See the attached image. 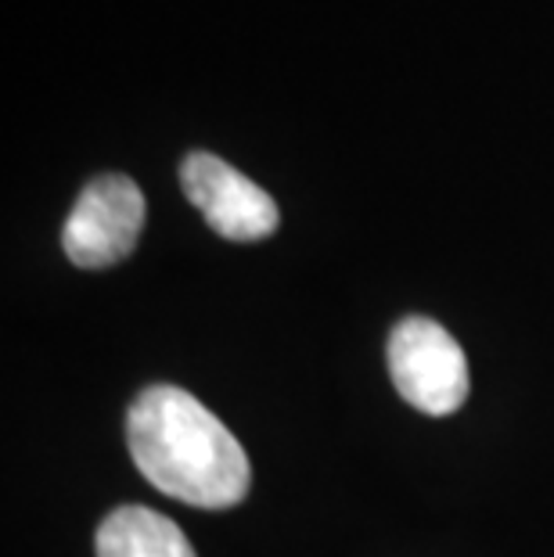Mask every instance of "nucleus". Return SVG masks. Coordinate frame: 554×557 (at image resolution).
I'll use <instances>...</instances> for the list:
<instances>
[{"label":"nucleus","mask_w":554,"mask_h":557,"mask_svg":"<svg viewBox=\"0 0 554 557\" xmlns=\"http://www.w3.org/2000/svg\"><path fill=\"white\" fill-rule=\"evenodd\" d=\"M130 457L159 493L223 511L245 500L253 482L245 446L213 410L176 385H148L126 413Z\"/></svg>","instance_id":"f257e3e1"},{"label":"nucleus","mask_w":554,"mask_h":557,"mask_svg":"<svg viewBox=\"0 0 554 557\" xmlns=\"http://www.w3.org/2000/svg\"><path fill=\"white\" fill-rule=\"evenodd\" d=\"M389 374L396 393L429 418H446L468 399L465 349L451 331L429 317H407L393 327Z\"/></svg>","instance_id":"f03ea898"},{"label":"nucleus","mask_w":554,"mask_h":557,"mask_svg":"<svg viewBox=\"0 0 554 557\" xmlns=\"http://www.w3.org/2000/svg\"><path fill=\"white\" fill-rule=\"evenodd\" d=\"M145 227V195L120 173H104L79 191L62 227V248L76 267L104 270L115 267L137 248Z\"/></svg>","instance_id":"7ed1b4c3"},{"label":"nucleus","mask_w":554,"mask_h":557,"mask_svg":"<svg viewBox=\"0 0 554 557\" xmlns=\"http://www.w3.org/2000/svg\"><path fill=\"white\" fill-rule=\"evenodd\" d=\"M181 187L227 242H263L281 223L274 198L209 151H192L181 162Z\"/></svg>","instance_id":"20e7f679"},{"label":"nucleus","mask_w":554,"mask_h":557,"mask_svg":"<svg viewBox=\"0 0 554 557\" xmlns=\"http://www.w3.org/2000/svg\"><path fill=\"white\" fill-rule=\"evenodd\" d=\"M94 543L98 557H195L184 532L151 507H115Z\"/></svg>","instance_id":"39448f33"}]
</instances>
